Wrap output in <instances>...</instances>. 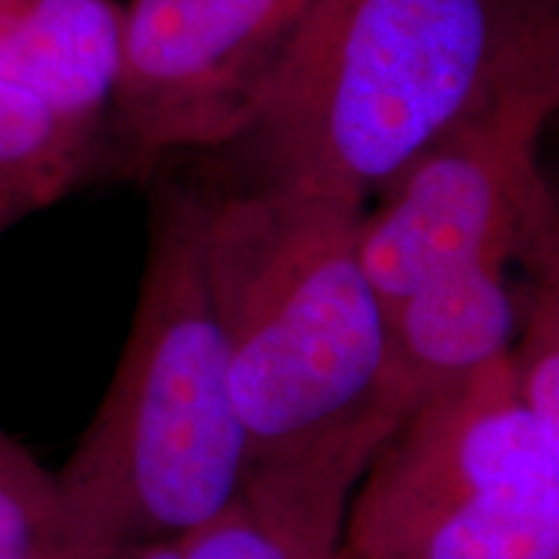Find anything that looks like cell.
<instances>
[{"mask_svg": "<svg viewBox=\"0 0 559 559\" xmlns=\"http://www.w3.org/2000/svg\"><path fill=\"white\" fill-rule=\"evenodd\" d=\"M362 213L267 187L207 198L205 270L247 443L241 500L296 559L340 549L355 487L396 430Z\"/></svg>", "mask_w": 559, "mask_h": 559, "instance_id": "cell-1", "label": "cell"}, {"mask_svg": "<svg viewBox=\"0 0 559 559\" xmlns=\"http://www.w3.org/2000/svg\"><path fill=\"white\" fill-rule=\"evenodd\" d=\"M555 58V34L510 0H313L249 128L267 187L379 198L432 140Z\"/></svg>", "mask_w": 559, "mask_h": 559, "instance_id": "cell-2", "label": "cell"}, {"mask_svg": "<svg viewBox=\"0 0 559 559\" xmlns=\"http://www.w3.org/2000/svg\"><path fill=\"white\" fill-rule=\"evenodd\" d=\"M207 198L164 181L128 342L55 474L73 559L187 534L241 500L247 443L205 270Z\"/></svg>", "mask_w": 559, "mask_h": 559, "instance_id": "cell-3", "label": "cell"}, {"mask_svg": "<svg viewBox=\"0 0 559 559\" xmlns=\"http://www.w3.org/2000/svg\"><path fill=\"white\" fill-rule=\"evenodd\" d=\"M342 547L360 559H559V440L519 400L510 353L383 440Z\"/></svg>", "mask_w": 559, "mask_h": 559, "instance_id": "cell-4", "label": "cell"}, {"mask_svg": "<svg viewBox=\"0 0 559 559\" xmlns=\"http://www.w3.org/2000/svg\"><path fill=\"white\" fill-rule=\"evenodd\" d=\"M555 107L557 55L451 124L362 213L358 254L383 311L466 262L559 275L557 210L539 164Z\"/></svg>", "mask_w": 559, "mask_h": 559, "instance_id": "cell-5", "label": "cell"}, {"mask_svg": "<svg viewBox=\"0 0 559 559\" xmlns=\"http://www.w3.org/2000/svg\"><path fill=\"white\" fill-rule=\"evenodd\" d=\"M313 0H130L117 122L140 158L247 132Z\"/></svg>", "mask_w": 559, "mask_h": 559, "instance_id": "cell-6", "label": "cell"}, {"mask_svg": "<svg viewBox=\"0 0 559 559\" xmlns=\"http://www.w3.org/2000/svg\"><path fill=\"white\" fill-rule=\"evenodd\" d=\"M523 293L510 264L477 260L436 272L383 311V409L396 428L432 394L510 353Z\"/></svg>", "mask_w": 559, "mask_h": 559, "instance_id": "cell-7", "label": "cell"}, {"mask_svg": "<svg viewBox=\"0 0 559 559\" xmlns=\"http://www.w3.org/2000/svg\"><path fill=\"white\" fill-rule=\"evenodd\" d=\"M122 21L115 0H0V81L99 130L120 81Z\"/></svg>", "mask_w": 559, "mask_h": 559, "instance_id": "cell-8", "label": "cell"}, {"mask_svg": "<svg viewBox=\"0 0 559 559\" xmlns=\"http://www.w3.org/2000/svg\"><path fill=\"white\" fill-rule=\"evenodd\" d=\"M96 143L99 130L0 81V234L79 187L94 171Z\"/></svg>", "mask_w": 559, "mask_h": 559, "instance_id": "cell-9", "label": "cell"}, {"mask_svg": "<svg viewBox=\"0 0 559 559\" xmlns=\"http://www.w3.org/2000/svg\"><path fill=\"white\" fill-rule=\"evenodd\" d=\"M0 559H73L58 479L5 430H0Z\"/></svg>", "mask_w": 559, "mask_h": 559, "instance_id": "cell-10", "label": "cell"}, {"mask_svg": "<svg viewBox=\"0 0 559 559\" xmlns=\"http://www.w3.org/2000/svg\"><path fill=\"white\" fill-rule=\"evenodd\" d=\"M510 362L523 407L559 440V275L528 283Z\"/></svg>", "mask_w": 559, "mask_h": 559, "instance_id": "cell-11", "label": "cell"}, {"mask_svg": "<svg viewBox=\"0 0 559 559\" xmlns=\"http://www.w3.org/2000/svg\"><path fill=\"white\" fill-rule=\"evenodd\" d=\"M109 559H296L280 544L254 513L234 502L218 519L187 534L117 551Z\"/></svg>", "mask_w": 559, "mask_h": 559, "instance_id": "cell-12", "label": "cell"}, {"mask_svg": "<svg viewBox=\"0 0 559 559\" xmlns=\"http://www.w3.org/2000/svg\"><path fill=\"white\" fill-rule=\"evenodd\" d=\"M330 559H360V557H355V555H353V551H349V549H345V547H342V544H340V549H337V551H334V555H332Z\"/></svg>", "mask_w": 559, "mask_h": 559, "instance_id": "cell-13", "label": "cell"}]
</instances>
